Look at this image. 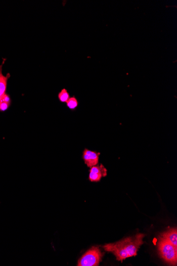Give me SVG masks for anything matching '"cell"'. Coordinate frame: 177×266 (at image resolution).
<instances>
[{
  "instance_id": "30bf717a",
  "label": "cell",
  "mask_w": 177,
  "mask_h": 266,
  "mask_svg": "<svg viewBox=\"0 0 177 266\" xmlns=\"http://www.w3.org/2000/svg\"><path fill=\"white\" fill-rule=\"evenodd\" d=\"M11 104L2 101L0 102V111L5 112L7 111Z\"/></svg>"
},
{
  "instance_id": "6da1fadb",
  "label": "cell",
  "mask_w": 177,
  "mask_h": 266,
  "mask_svg": "<svg viewBox=\"0 0 177 266\" xmlns=\"http://www.w3.org/2000/svg\"><path fill=\"white\" fill-rule=\"evenodd\" d=\"M145 236L144 234L139 233L114 243L106 244L103 248L107 252H112L118 261L122 262L126 258L137 256Z\"/></svg>"
},
{
  "instance_id": "277c9868",
  "label": "cell",
  "mask_w": 177,
  "mask_h": 266,
  "mask_svg": "<svg viewBox=\"0 0 177 266\" xmlns=\"http://www.w3.org/2000/svg\"><path fill=\"white\" fill-rule=\"evenodd\" d=\"M90 172L88 180L93 183L99 182L103 178L107 175V169L102 164L93 166Z\"/></svg>"
},
{
  "instance_id": "3957f363",
  "label": "cell",
  "mask_w": 177,
  "mask_h": 266,
  "mask_svg": "<svg viewBox=\"0 0 177 266\" xmlns=\"http://www.w3.org/2000/svg\"><path fill=\"white\" fill-rule=\"evenodd\" d=\"M104 254L98 247H93L87 250L79 259L77 265L97 266L102 261Z\"/></svg>"
},
{
  "instance_id": "7a4b0ae2",
  "label": "cell",
  "mask_w": 177,
  "mask_h": 266,
  "mask_svg": "<svg viewBox=\"0 0 177 266\" xmlns=\"http://www.w3.org/2000/svg\"><path fill=\"white\" fill-rule=\"evenodd\" d=\"M159 254L164 261L171 265H176L177 247L169 242L159 237L158 243Z\"/></svg>"
},
{
  "instance_id": "8fae6325",
  "label": "cell",
  "mask_w": 177,
  "mask_h": 266,
  "mask_svg": "<svg viewBox=\"0 0 177 266\" xmlns=\"http://www.w3.org/2000/svg\"><path fill=\"white\" fill-rule=\"evenodd\" d=\"M2 101L5 102L10 103V104H11V102H12V100H11L10 96L7 94L5 95L4 98H3Z\"/></svg>"
},
{
  "instance_id": "52a82bcc",
  "label": "cell",
  "mask_w": 177,
  "mask_h": 266,
  "mask_svg": "<svg viewBox=\"0 0 177 266\" xmlns=\"http://www.w3.org/2000/svg\"><path fill=\"white\" fill-rule=\"evenodd\" d=\"M3 65L0 66V102H1L6 94L7 87L8 79L10 77V73H8L6 76H5L3 73Z\"/></svg>"
},
{
  "instance_id": "ba28073f",
  "label": "cell",
  "mask_w": 177,
  "mask_h": 266,
  "mask_svg": "<svg viewBox=\"0 0 177 266\" xmlns=\"http://www.w3.org/2000/svg\"><path fill=\"white\" fill-rule=\"evenodd\" d=\"M70 98V94L65 88L62 89L58 94V99L61 103L67 102Z\"/></svg>"
},
{
  "instance_id": "5b68a950",
  "label": "cell",
  "mask_w": 177,
  "mask_h": 266,
  "mask_svg": "<svg viewBox=\"0 0 177 266\" xmlns=\"http://www.w3.org/2000/svg\"><path fill=\"white\" fill-rule=\"evenodd\" d=\"M101 153L95 151H92L85 149L83 153L82 158L84 163L88 167H92L96 166L99 163V156Z\"/></svg>"
},
{
  "instance_id": "9c48e42d",
  "label": "cell",
  "mask_w": 177,
  "mask_h": 266,
  "mask_svg": "<svg viewBox=\"0 0 177 266\" xmlns=\"http://www.w3.org/2000/svg\"><path fill=\"white\" fill-rule=\"evenodd\" d=\"M79 106V102L73 96L66 102V106L71 110L74 111Z\"/></svg>"
},
{
  "instance_id": "8992f818",
  "label": "cell",
  "mask_w": 177,
  "mask_h": 266,
  "mask_svg": "<svg viewBox=\"0 0 177 266\" xmlns=\"http://www.w3.org/2000/svg\"><path fill=\"white\" fill-rule=\"evenodd\" d=\"M159 237L177 247V230L176 228L170 229L168 231L162 233Z\"/></svg>"
}]
</instances>
